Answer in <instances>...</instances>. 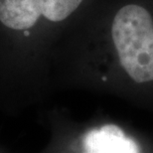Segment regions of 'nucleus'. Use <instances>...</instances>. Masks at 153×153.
Instances as JSON below:
<instances>
[{"label": "nucleus", "instance_id": "nucleus-1", "mask_svg": "<svg viewBox=\"0 0 153 153\" xmlns=\"http://www.w3.org/2000/svg\"><path fill=\"white\" fill-rule=\"evenodd\" d=\"M53 61L153 84V0H102L65 36Z\"/></svg>", "mask_w": 153, "mask_h": 153}, {"label": "nucleus", "instance_id": "nucleus-2", "mask_svg": "<svg viewBox=\"0 0 153 153\" xmlns=\"http://www.w3.org/2000/svg\"><path fill=\"white\" fill-rule=\"evenodd\" d=\"M102 0H0V70L33 72Z\"/></svg>", "mask_w": 153, "mask_h": 153}, {"label": "nucleus", "instance_id": "nucleus-3", "mask_svg": "<svg viewBox=\"0 0 153 153\" xmlns=\"http://www.w3.org/2000/svg\"><path fill=\"white\" fill-rule=\"evenodd\" d=\"M84 145L85 151L91 153H139L136 143L115 124L90 130L85 136Z\"/></svg>", "mask_w": 153, "mask_h": 153}, {"label": "nucleus", "instance_id": "nucleus-4", "mask_svg": "<svg viewBox=\"0 0 153 153\" xmlns=\"http://www.w3.org/2000/svg\"><path fill=\"white\" fill-rule=\"evenodd\" d=\"M84 153H91V152H88V151H85V152H84Z\"/></svg>", "mask_w": 153, "mask_h": 153}]
</instances>
